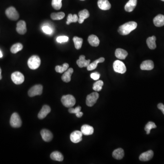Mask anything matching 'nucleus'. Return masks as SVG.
Masks as SVG:
<instances>
[{
  "label": "nucleus",
  "instance_id": "1",
  "mask_svg": "<svg viewBox=\"0 0 164 164\" xmlns=\"http://www.w3.org/2000/svg\"><path fill=\"white\" fill-rule=\"evenodd\" d=\"M137 24L135 21H130L121 25L118 29V32L122 35H127L136 29Z\"/></svg>",
  "mask_w": 164,
  "mask_h": 164
},
{
  "label": "nucleus",
  "instance_id": "2",
  "mask_svg": "<svg viewBox=\"0 0 164 164\" xmlns=\"http://www.w3.org/2000/svg\"><path fill=\"white\" fill-rule=\"evenodd\" d=\"M27 64L31 69H36L39 67L41 64V59L38 56H32L28 59Z\"/></svg>",
  "mask_w": 164,
  "mask_h": 164
},
{
  "label": "nucleus",
  "instance_id": "3",
  "mask_svg": "<svg viewBox=\"0 0 164 164\" xmlns=\"http://www.w3.org/2000/svg\"><path fill=\"white\" fill-rule=\"evenodd\" d=\"M61 102L63 105L67 108H71L76 103L75 98L72 95H66L62 97Z\"/></svg>",
  "mask_w": 164,
  "mask_h": 164
},
{
  "label": "nucleus",
  "instance_id": "4",
  "mask_svg": "<svg viewBox=\"0 0 164 164\" xmlns=\"http://www.w3.org/2000/svg\"><path fill=\"white\" fill-rule=\"evenodd\" d=\"M42 90H43V87L41 85H35L29 89L28 92V96L31 97L40 96L42 94Z\"/></svg>",
  "mask_w": 164,
  "mask_h": 164
},
{
  "label": "nucleus",
  "instance_id": "5",
  "mask_svg": "<svg viewBox=\"0 0 164 164\" xmlns=\"http://www.w3.org/2000/svg\"><path fill=\"white\" fill-rule=\"evenodd\" d=\"M6 14L8 18L13 21H16L19 18V15L16 8L13 6H11L6 9Z\"/></svg>",
  "mask_w": 164,
  "mask_h": 164
},
{
  "label": "nucleus",
  "instance_id": "6",
  "mask_svg": "<svg viewBox=\"0 0 164 164\" xmlns=\"http://www.w3.org/2000/svg\"><path fill=\"white\" fill-rule=\"evenodd\" d=\"M10 123L11 126L14 128H19L21 126V119L18 113H14L12 115Z\"/></svg>",
  "mask_w": 164,
  "mask_h": 164
},
{
  "label": "nucleus",
  "instance_id": "7",
  "mask_svg": "<svg viewBox=\"0 0 164 164\" xmlns=\"http://www.w3.org/2000/svg\"><path fill=\"white\" fill-rule=\"evenodd\" d=\"M113 68L115 72L123 74L126 71V68L124 63L119 60L115 61L113 64Z\"/></svg>",
  "mask_w": 164,
  "mask_h": 164
},
{
  "label": "nucleus",
  "instance_id": "8",
  "mask_svg": "<svg viewBox=\"0 0 164 164\" xmlns=\"http://www.w3.org/2000/svg\"><path fill=\"white\" fill-rule=\"evenodd\" d=\"M12 81L17 85L21 84L24 81V76L22 73L19 72H15L11 75Z\"/></svg>",
  "mask_w": 164,
  "mask_h": 164
},
{
  "label": "nucleus",
  "instance_id": "9",
  "mask_svg": "<svg viewBox=\"0 0 164 164\" xmlns=\"http://www.w3.org/2000/svg\"><path fill=\"white\" fill-rule=\"evenodd\" d=\"M99 98V93L97 92H93L87 96L86 104L89 107H92L96 103Z\"/></svg>",
  "mask_w": 164,
  "mask_h": 164
},
{
  "label": "nucleus",
  "instance_id": "10",
  "mask_svg": "<svg viewBox=\"0 0 164 164\" xmlns=\"http://www.w3.org/2000/svg\"><path fill=\"white\" fill-rule=\"evenodd\" d=\"M83 135L81 131H74L70 135V138L72 142L73 143H78L82 141Z\"/></svg>",
  "mask_w": 164,
  "mask_h": 164
},
{
  "label": "nucleus",
  "instance_id": "11",
  "mask_svg": "<svg viewBox=\"0 0 164 164\" xmlns=\"http://www.w3.org/2000/svg\"><path fill=\"white\" fill-rule=\"evenodd\" d=\"M16 30L20 34L23 35L26 33L27 30L25 21L22 20L18 21L17 23Z\"/></svg>",
  "mask_w": 164,
  "mask_h": 164
},
{
  "label": "nucleus",
  "instance_id": "12",
  "mask_svg": "<svg viewBox=\"0 0 164 164\" xmlns=\"http://www.w3.org/2000/svg\"><path fill=\"white\" fill-rule=\"evenodd\" d=\"M41 135L42 139L45 142H50L53 138V135L51 132L46 129L41 130Z\"/></svg>",
  "mask_w": 164,
  "mask_h": 164
},
{
  "label": "nucleus",
  "instance_id": "13",
  "mask_svg": "<svg viewBox=\"0 0 164 164\" xmlns=\"http://www.w3.org/2000/svg\"><path fill=\"white\" fill-rule=\"evenodd\" d=\"M154 152L152 150H150L143 153L139 157L140 161L142 162H147L150 161L153 157Z\"/></svg>",
  "mask_w": 164,
  "mask_h": 164
},
{
  "label": "nucleus",
  "instance_id": "14",
  "mask_svg": "<svg viewBox=\"0 0 164 164\" xmlns=\"http://www.w3.org/2000/svg\"><path fill=\"white\" fill-rule=\"evenodd\" d=\"M51 109L49 106L47 105H44L38 113V118L41 119L45 118L47 116V115L51 112Z\"/></svg>",
  "mask_w": 164,
  "mask_h": 164
},
{
  "label": "nucleus",
  "instance_id": "15",
  "mask_svg": "<svg viewBox=\"0 0 164 164\" xmlns=\"http://www.w3.org/2000/svg\"><path fill=\"white\" fill-rule=\"evenodd\" d=\"M90 63V60H86L85 57L84 55L80 56L79 59L77 61V64L80 68L87 67Z\"/></svg>",
  "mask_w": 164,
  "mask_h": 164
},
{
  "label": "nucleus",
  "instance_id": "16",
  "mask_svg": "<svg viewBox=\"0 0 164 164\" xmlns=\"http://www.w3.org/2000/svg\"><path fill=\"white\" fill-rule=\"evenodd\" d=\"M140 69L143 70H151L154 68L153 62L151 60H146L140 65Z\"/></svg>",
  "mask_w": 164,
  "mask_h": 164
},
{
  "label": "nucleus",
  "instance_id": "17",
  "mask_svg": "<svg viewBox=\"0 0 164 164\" xmlns=\"http://www.w3.org/2000/svg\"><path fill=\"white\" fill-rule=\"evenodd\" d=\"M81 131L84 135H91L94 133V129L92 126L87 124H84L82 126Z\"/></svg>",
  "mask_w": 164,
  "mask_h": 164
},
{
  "label": "nucleus",
  "instance_id": "18",
  "mask_svg": "<svg viewBox=\"0 0 164 164\" xmlns=\"http://www.w3.org/2000/svg\"><path fill=\"white\" fill-rule=\"evenodd\" d=\"M98 5L99 8L102 10H108L111 8V6L108 0H99Z\"/></svg>",
  "mask_w": 164,
  "mask_h": 164
},
{
  "label": "nucleus",
  "instance_id": "19",
  "mask_svg": "<svg viewBox=\"0 0 164 164\" xmlns=\"http://www.w3.org/2000/svg\"><path fill=\"white\" fill-rule=\"evenodd\" d=\"M154 24L156 27H162L164 25V16L162 14H159L156 16L153 19Z\"/></svg>",
  "mask_w": 164,
  "mask_h": 164
},
{
  "label": "nucleus",
  "instance_id": "20",
  "mask_svg": "<svg viewBox=\"0 0 164 164\" xmlns=\"http://www.w3.org/2000/svg\"><path fill=\"white\" fill-rule=\"evenodd\" d=\"M73 72V69L72 68L68 69L62 76V80L65 83H68L71 80L72 74Z\"/></svg>",
  "mask_w": 164,
  "mask_h": 164
},
{
  "label": "nucleus",
  "instance_id": "21",
  "mask_svg": "<svg viewBox=\"0 0 164 164\" xmlns=\"http://www.w3.org/2000/svg\"><path fill=\"white\" fill-rule=\"evenodd\" d=\"M137 0H130L125 5L124 9L127 12H131L136 7Z\"/></svg>",
  "mask_w": 164,
  "mask_h": 164
},
{
  "label": "nucleus",
  "instance_id": "22",
  "mask_svg": "<svg viewBox=\"0 0 164 164\" xmlns=\"http://www.w3.org/2000/svg\"><path fill=\"white\" fill-rule=\"evenodd\" d=\"M128 52L125 50L121 49H118L116 50L115 55L116 57L119 59H125L128 56Z\"/></svg>",
  "mask_w": 164,
  "mask_h": 164
},
{
  "label": "nucleus",
  "instance_id": "23",
  "mask_svg": "<svg viewBox=\"0 0 164 164\" xmlns=\"http://www.w3.org/2000/svg\"><path fill=\"white\" fill-rule=\"evenodd\" d=\"M89 13L86 9H84L82 11H80L79 13V18L78 21L80 24L83 23L84 21L89 17Z\"/></svg>",
  "mask_w": 164,
  "mask_h": 164
},
{
  "label": "nucleus",
  "instance_id": "24",
  "mask_svg": "<svg viewBox=\"0 0 164 164\" xmlns=\"http://www.w3.org/2000/svg\"><path fill=\"white\" fill-rule=\"evenodd\" d=\"M88 40L90 45L93 47H98L100 44V41L99 38L95 35L89 36Z\"/></svg>",
  "mask_w": 164,
  "mask_h": 164
},
{
  "label": "nucleus",
  "instance_id": "25",
  "mask_svg": "<svg viewBox=\"0 0 164 164\" xmlns=\"http://www.w3.org/2000/svg\"><path fill=\"white\" fill-rule=\"evenodd\" d=\"M124 151L121 148H118L113 151L112 155L115 159L121 160L124 156Z\"/></svg>",
  "mask_w": 164,
  "mask_h": 164
},
{
  "label": "nucleus",
  "instance_id": "26",
  "mask_svg": "<svg viewBox=\"0 0 164 164\" xmlns=\"http://www.w3.org/2000/svg\"><path fill=\"white\" fill-rule=\"evenodd\" d=\"M105 59L104 57H100L99 59H97L96 61L93 62V63L89 64V65L87 67V70L88 71H92L95 69L97 68L98 64L99 63H103L104 62Z\"/></svg>",
  "mask_w": 164,
  "mask_h": 164
},
{
  "label": "nucleus",
  "instance_id": "27",
  "mask_svg": "<svg viewBox=\"0 0 164 164\" xmlns=\"http://www.w3.org/2000/svg\"><path fill=\"white\" fill-rule=\"evenodd\" d=\"M156 37L154 36L148 37L146 40V43L148 46L149 48L150 49H154L156 48Z\"/></svg>",
  "mask_w": 164,
  "mask_h": 164
},
{
  "label": "nucleus",
  "instance_id": "28",
  "mask_svg": "<svg viewBox=\"0 0 164 164\" xmlns=\"http://www.w3.org/2000/svg\"><path fill=\"white\" fill-rule=\"evenodd\" d=\"M50 157L52 160L58 162H62L64 160L63 154L58 151H54L51 154Z\"/></svg>",
  "mask_w": 164,
  "mask_h": 164
},
{
  "label": "nucleus",
  "instance_id": "29",
  "mask_svg": "<svg viewBox=\"0 0 164 164\" xmlns=\"http://www.w3.org/2000/svg\"><path fill=\"white\" fill-rule=\"evenodd\" d=\"M81 107L78 106L75 108H70L68 109L69 112L71 114H76V116L78 118H81L83 115V112H81Z\"/></svg>",
  "mask_w": 164,
  "mask_h": 164
},
{
  "label": "nucleus",
  "instance_id": "30",
  "mask_svg": "<svg viewBox=\"0 0 164 164\" xmlns=\"http://www.w3.org/2000/svg\"><path fill=\"white\" fill-rule=\"evenodd\" d=\"M23 49L22 44L20 43H17L14 44L11 48V52L13 53H17L18 52L20 51Z\"/></svg>",
  "mask_w": 164,
  "mask_h": 164
},
{
  "label": "nucleus",
  "instance_id": "31",
  "mask_svg": "<svg viewBox=\"0 0 164 164\" xmlns=\"http://www.w3.org/2000/svg\"><path fill=\"white\" fill-rule=\"evenodd\" d=\"M73 41L76 49H80L81 48L83 44V39L78 37H74L73 38Z\"/></svg>",
  "mask_w": 164,
  "mask_h": 164
},
{
  "label": "nucleus",
  "instance_id": "32",
  "mask_svg": "<svg viewBox=\"0 0 164 164\" xmlns=\"http://www.w3.org/2000/svg\"><path fill=\"white\" fill-rule=\"evenodd\" d=\"M65 17V14L63 12L53 13L51 15V18L53 20H60L63 19Z\"/></svg>",
  "mask_w": 164,
  "mask_h": 164
},
{
  "label": "nucleus",
  "instance_id": "33",
  "mask_svg": "<svg viewBox=\"0 0 164 164\" xmlns=\"http://www.w3.org/2000/svg\"><path fill=\"white\" fill-rule=\"evenodd\" d=\"M68 68V64L67 63H64L62 66H57L55 67V70L57 72L62 73L65 72Z\"/></svg>",
  "mask_w": 164,
  "mask_h": 164
},
{
  "label": "nucleus",
  "instance_id": "34",
  "mask_svg": "<svg viewBox=\"0 0 164 164\" xmlns=\"http://www.w3.org/2000/svg\"><path fill=\"white\" fill-rule=\"evenodd\" d=\"M78 20H79V17L76 14L72 15V14H69L68 16L66 24L67 25H69L72 22H76L78 21Z\"/></svg>",
  "mask_w": 164,
  "mask_h": 164
},
{
  "label": "nucleus",
  "instance_id": "35",
  "mask_svg": "<svg viewBox=\"0 0 164 164\" xmlns=\"http://www.w3.org/2000/svg\"><path fill=\"white\" fill-rule=\"evenodd\" d=\"M103 85V82L102 80H99L94 83L93 85V89L95 91L99 92L102 89V87Z\"/></svg>",
  "mask_w": 164,
  "mask_h": 164
},
{
  "label": "nucleus",
  "instance_id": "36",
  "mask_svg": "<svg viewBox=\"0 0 164 164\" xmlns=\"http://www.w3.org/2000/svg\"><path fill=\"white\" fill-rule=\"evenodd\" d=\"M62 0H52V6L54 9L60 10L62 6Z\"/></svg>",
  "mask_w": 164,
  "mask_h": 164
},
{
  "label": "nucleus",
  "instance_id": "37",
  "mask_svg": "<svg viewBox=\"0 0 164 164\" xmlns=\"http://www.w3.org/2000/svg\"><path fill=\"white\" fill-rule=\"evenodd\" d=\"M157 127L155 123L153 122H149L147 123L146 125L145 126V130L146 131V134L147 135L150 133L151 130L152 129H155Z\"/></svg>",
  "mask_w": 164,
  "mask_h": 164
},
{
  "label": "nucleus",
  "instance_id": "38",
  "mask_svg": "<svg viewBox=\"0 0 164 164\" xmlns=\"http://www.w3.org/2000/svg\"><path fill=\"white\" fill-rule=\"evenodd\" d=\"M42 30L43 33L47 34H51L53 33V30L51 27L48 26H44L42 27Z\"/></svg>",
  "mask_w": 164,
  "mask_h": 164
},
{
  "label": "nucleus",
  "instance_id": "39",
  "mask_svg": "<svg viewBox=\"0 0 164 164\" xmlns=\"http://www.w3.org/2000/svg\"><path fill=\"white\" fill-rule=\"evenodd\" d=\"M69 38L67 36H63L58 37L57 38V41L59 43H62V42H67L68 41Z\"/></svg>",
  "mask_w": 164,
  "mask_h": 164
},
{
  "label": "nucleus",
  "instance_id": "40",
  "mask_svg": "<svg viewBox=\"0 0 164 164\" xmlns=\"http://www.w3.org/2000/svg\"><path fill=\"white\" fill-rule=\"evenodd\" d=\"M100 74L98 72H93L90 74V77L91 79L94 80H99L100 79Z\"/></svg>",
  "mask_w": 164,
  "mask_h": 164
},
{
  "label": "nucleus",
  "instance_id": "41",
  "mask_svg": "<svg viewBox=\"0 0 164 164\" xmlns=\"http://www.w3.org/2000/svg\"><path fill=\"white\" fill-rule=\"evenodd\" d=\"M158 109H160L164 115V105L163 103H160L157 105Z\"/></svg>",
  "mask_w": 164,
  "mask_h": 164
},
{
  "label": "nucleus",
  "instance_id": "42",
  "mask_svg": "<svg viewBox=\"0 0 164 164\" xmlns=\"http://www.w3.org/2000/svg\"><path fill=\"white\" fill-rule=\"evenodd\" d=\"M2 70H1V68H0V80H2Z\"/></svg>",
  "mask_w": 164,
  "mask_h": 164
},
{
  "label": "nucleus",
  "instance_id": "43",
  "mask_svg": "<svg viewBox=\"0 0 164 164\" xmlns=\"http://www.w3.org/2000/svg\"><path fill=\"white\" fill-rule=\"evenodd\" d=\"M3 57V55L2 53V52H1V51L0 50V58H1V57Z\"/></svg>",
  "mask_w": 164,
  "mask_h": 164
},
{
  "label": "nucleus",
  "instance_id": "44",
  "mask_svg": "<svg viewBox=\"0 0 164 164\" xmlns=\"http://www.w3.org/2000/svg\"><path fill=\"white\" fill-rule=\"evenodd\" d=\"M162 1H163L164 2V0H162Z\"/></svg>",
  "mask_w": 164,
  "mask_h": 164
},
{
  "label": "nucleus",
  "instance_id": "45",
  "mask_svg": "<svg viewBox=\"0 0 164 164\" xmlns=\"http://www.w3.org/2000/svg\"><path fill=\"white\" fill-rule=\"evenodd\" d=\"M81 1H84V0H81Z\"/></svg>",
  "mask_w": 164,
  "mask_h": 164
}]
</instances>
